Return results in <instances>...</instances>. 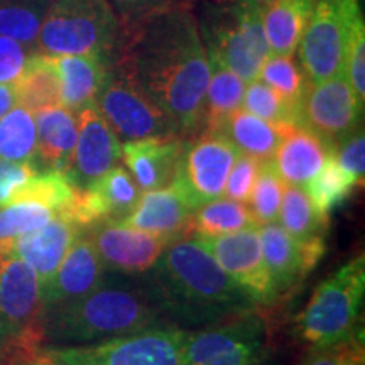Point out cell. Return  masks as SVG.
Segmentation results:
<instances>
[{
    "mask_svg": "<svg viewBox=\"0 0 365 365\" xmlns=\"http://www.w3.org/2000/svg\"><path fill=\"white\" fill-rule=\"evenodd\" d=\"M97 107L118 139L176 135L171 122L156 103L120 68L110 66L97 97Z\"/></svg>",
    "mask_w": 365,
    "mask_h": 365,
    "instance_id": "10",
    "label": "cell"
},
{
    "mask_svg": "<svg viewBox=\"0 0 365 365\" xmlns=\"http://www.w3.org/2000/svg\"><path fill=\"white\" fill-rule=\"evenodd\" d=\"M33 163H14L0 159V207L11 203L16 191L36 175Z\"/></svg>",
    "mask_w": 365,
    "mask_h": 365,
    "instance_id": "45",
    "label": "cell"
},
{
    "mask_svg": "<svg viewBox=\"0 0 365 365\" xmlns=\"http://www.w3.org/2000/svg\"><path fill=\"white\" fill-rule=\"evenodd\" d=\"M59 80L61 105L71 112H80L86 105L97 103V97L107 80L110 66L95 56L66 54L53 56Z\"/></svg>",
    "mask_w": 365,
    "mask_h": 365,
    "instance_id": "22",
    "label": "cell"
},
{
    "mask_svg": "<svg viewBox=\"0 0 365 365\" xmlns=\"http://www.w3.org/2000/svg\"><path fill=\"white\" fill-rule=\"evenodd\" d=\"M103 282V262L90 235L78 234L43 293L44 312L75 303Z\"/></svg>",
    "mask_w": 365,
    "mask_h": 365,
    "instance_id": "17",
    "label": "cell"
},
{
    "mask_svg": "<svg viewBox=\"0 0 365 365\" xmlns=\"http://www.w3.org/2000/svg\"><path fill=\"white\" fill-rule=\"evenodd\" d=\"M88 235L105 266L124 274L149 271L164 249L176 240L112 220L93 225Z\"/></svg>",
    "mask_w": 365,
    "mask_h": 365,
    "instance_id": "14",
    "label": "cell"
},
{
    "mask_svg": "<svg viewBox=\"0 0 365 365\" xmlns=\"http://www.w3.org/2000/svg\"><path fill=\"white\" fill-rule=\"evenodd\" d=\"M210 63V81L205 100L203 132H218L230 113L242 107L245 81L217 61Z\"/></svg>",
    "mask_w": 365,
    "mask_h": 365,
    "instance_id": "28",
    "label": "cell"
},
{
    "mask_svg": "<svg viewBox=\"0 0 365 365\" xmlns=\"http://www.w3.org/2000/svg\"><path fill=\"white\" fill-rule=\"evenodd\" d=\"M161 309L149 291L124 282L100 284L75 303L44 312V339L54 344L83 345L154 328Z\"/></svg>",
    "mask_w": 365,
    "mask_h": 365,
    "instance_id": "3",
    "label": "cell"
},
{
    "mask_svg": "<svg viewBox=\"0 0 365 365\" xmlns=\"http://www.w3.org/2000/svg\"><path fill=\"white\" fill-rule=\"evenodd\" d=\"M112 66L120 68L161 108L178 137L202 134L210 63L193 4L164 9L122 31Z\"/></svg>",
    "mask_w": 365,
    "mask_h": 365,
    "instance_id": "1",
    "label": "cell"
},
{
    "mask_svg": "<svg viewBox=\"0 0 365 365\" xmlns=\"http://www.w3.org/2000/svg\"><path fill=\"white\" fill-rule=\"evenodd\" d=\"M264 354V339L244 341L232 346L227 352H222L215 357L205 360L198 365H257Z\"/></svg>",
    "mask_w": 365,
    "mask_h": 365,
    "instance_id": "47",
    "label": "cell"
},
{
    "mask_svg": "<svg viewBox=\"0 0 365 365\" xmlns=\"http://www.w3.org/2000/svg\"><path fill=\"white\" fill-rule=\"evenodd\" d=\"M38 129L36 154L51 170H70L73 150L78 139V120L75 113L63 105L41 108L34 112Z\"/></svg>",
    "mask_w": 365,
    "mask_h": 365,
    "instance_id": "23",
    "label": "cell"
},
{
    "mask_svg": "<svg viewBox=\"0 0 365 365\" xmlns=\"http://www.w3.org/2000/svg\"><path fill=\"white\" fill-rule=\"evenodd\" d=\"M148 291L161 313L191 325L220 322L254 307L198 239H178L164 249L150 267Z\"/></svg>",
    "mask_w": 365,
    "mask_h": 365,
    "instance_id": "2",
    "label": "cell"
},
{
    "mask_svg": "<svg viewBox=\"0 0 365 365\" xmlns=\"http://www.w3.org/2000/svg\"><path fill=\"white\" fill-rule=\"evenodd\" d=\"M259 163L255 158H250L247 154H239L235 159L234 166H232L230 175L225 182V195L227 198L234 200V202L245 203L249 202L250 193H252L255 178H257Z\"/></svg>",
    "mask_w": 365,
    "mask_h": 365,
    "instance_id": "42",
    "label": "cell"
},
{
    "mask_svg": "<svg viewBox=\"0 0 365 365\" xmlns=\"http://www.w3.org/2000/svg\"><path fill=\"white\" fill-rule=\"evenodd\" d=\"M17 91V100L31 112L41 108L61 105L59 97V80L53 56L43 53H33L27 58L24 71L19 80L14 83Z\"/></svg>",
    "mask_w": 365,
    "mask_h": 365,
    "instance_id": "27",
    "label": "cell"
},
{
    "mask_svg": "<svg viewBox=\"0 0 365 365\" xmlns=\"http://www.w3.org/2000/svg\"><path fill=\"white\" fill-rule=\"evenodd\" d=\"M242 107H244V110L279 127L286 134L301 125L299 112L259 78L245 85Z\"/></svg>",
    "mask_w": 365,
    "mask_h": 365,
    "instance_id": "36",
    "label": "cell"
},
{
    "mask_svg": "<svg viewBox=\"0 0 365 365\" xmlns=\"http://www.w3.org/2000/svg\"><path fill=\"white\" fill-rule=\"evenodd\" d=\"M29 58L24 44L0 36V83H16Z\"/></svg>",
    "mask_w": 365,
    "mask_h": 365,
    "instance_id": "46",
    "label": "cell"
},
{
    "mask_svg": "<svg viewBox=\"0 0 365 365\" xmlns=\"http://www.w3.org/2000/svg\"><path fill=\"white\" fill-rule=\"evenodd\" d=\"M359 0H317L303 38L299 65L309 83L344 73L350 33L362 21Z\"/></svg>",
    "mask_w": 365,
    "mask_h": 365,
    "instance_id": "9",
    "label": "cell"
},
{
    "mask_svg": "<svg viewBox=\"0 0 365 365\" xmlns=\"http://www.w3.org/2000/svg\"><path fill=\"white\" fill-rule=\"evenodd\" d=\"M344 73L359 102H365V26L364 19L354 26L346 44Z\"/></svg>",
    "mask_w": 365,
    "mask_h": 365,
    "instance_id": "41",
    "label": "cell"
},
{
    "mask_svg": "<svg viewBox=\"0 0 365 365\" xmlns=\"http://www.w3.org/2000/svg\"><path fill=\"white\" fill-rule=\"evenodd\" d=\"M49 0H0V36L36 44Z\"/></svg>",
    "mask_w": 365,
    "mask_h": 365,
    "instance_id": "32",
    "label": "cell"
},
{
    "mask_svg": "<svg viewBox=\"0 0 365 365\" xmlns=\"http://www.w3.org/2000/svg\"><path fill=\"white\" fill-rule=\"evenodd\" d=\"M122 27L108 0H49L41 24L38 53L48 56L81 54L115 61Z\"/></svg>",
    "mask_w": 365,
    "mask_h": 365,
    "instance_id": "5",
    "label": "cell"
},
{
    "mask_svg": "<svg viewBox=\"0 0 365 365\" xmlns=\"http://www.w3.org/2000/svg\"><path fill=\"white\" fill-rule=\"evenodd\" d=\"M38 149L34 112L17 103L0 118V159L31 163Z\"/></svg>",
    "mask_w": 365,
    "mask_h": 365,
    "instance_id": "30",
    "label": "cell"
},
{
    "mask_svg": "<svg viewBox=\"0 0 365 365\" xmlns=\"http://www.w3.org/2000/svg\"><path fill=\"white\" fill-rule=\"evenodd\" d=\"M2 365H58L54 360H51L48 355L44 354V349L39 350L33 355H27V357L9 360V362H2Z\"/></svg>",
    "mask_w": 365,
    "mask_h": 365,
    "instance_id": "49",
    "label": "cell"
},
{
    "mask_svg": "<svg viewBox=\"0 0 365 365\" xmlns=\"http://www.w3.org/2000/svg\"><path fill=\"white\" fill-rule=\"evenodd\" d=\"M281 227L294 240H307L317 235H327L328 217L314 207L307 191L299 186H284L279 208Z\"/></svg>",
    "mask_w": 365,
    "mask_h": 365,
    "instance_id": "31",
    "label": "cell"
},
{
    "mask_svg": "<svg viewBox=\"0 0 365 365\" xmlns=\"http://www.w3.org/2000/svg\"><path fill=\"white\" fill-rule=\"evenodd\" d=\"M196 239L213 255L218 266L232 277V281L254 299V303H271L276 299L271 277L264 264L259 225L242 228L225 235Z\"/></svg>",
    "mask_w": 365,
    "mask_h": 365,
    "instance_id": "13",
    "label": "cell"
},
{
    "mask_svg": "<svg viewBox=\"0 0 365 365\" xmlns=\"http://www.w3.org/2000/svg\"><path fill=\"white\" fill-rule=\"evenodd\" d=\"M335 150L328 156L325 166L319 170L318 175L307 182L309 200L318 212L328 218H330L331 210L344 203L350 193L357 188L352 178L346 175L336 163Z\"/></svg>",
    "mask_w": 365,
    "mask_h": 365,
    "instance_id": "35",
    "label": "cell"
},
{
    "mask_svg": "<svg viewBox=\"0 0 365 365\" xmlns=\"http://www.w3.org/2000/svg\"><path fill=\"white\" fill-rule=\"evenodd\" d=\"M239 154V149L220 132L205 130L195 140H185L176 178L196 207L220 198Z\"/></svg>",
    "mask_w": 365,
    "mask_h": 365,
    "instance_id": "12",
    "label": "cell"
},
{
    "mask_svg": "<svg viewBox=\"0 0 365 365\" xmlns=\"http://www.w3.org/2000/svg\"><path fill=\"white\" fill-rule=\"evenodd\" d=\"M303 365H365L362 333L322 349H313Z\"/></svg>",
    "mask_w": 365,
    "mask_h": 365,
    "instance_id": "40",
    "label": "cell"
},
{
    "mask_svg": "<svg viewBox=\"0 0 365 365\" xmlns=\"http://www.w3.org/2000/svg\"><path fill=\"white\" fill-rule=\"evenodd\" d=\"M259 80L299 112L309 81L293 54H271L259 71Z\"/></svg>",
    "mask_w": 365,
    "mask_h": 365,
    "instance_id": "34",
    "label": "cell"
},
{
    "mask_svg": "<svg viewBox=\"0 0 365 365\" xmlns=\"http://www.w3.org/2000/svg\"><path fill=\"white\" fill-rule=\"evenodd\" d=\"M185 139L178 135L145 137L127 140L122 158L139 190L164 188L173 182L180 170Z\"/></svg>",
    "mask_w": 365,
    "mask_h": 365,
    "instance_id": "19",
    "label": "cell"
},
{
    "mask_svg": "<svg viewBox=\"0 0 365 365\" xmlns=\"http://www.w3.org/2000/svg\"><path fill=\"white\" fill-rule=\"evenodd\" d=\"M78 186L71 181L66 171L49 170L36 173L14 195L12 202H36L51 208L54 213H61L71 203Z\"/></svg>",
    "mask_w": 365,
    "mask_h": 365,
    "instance_id": "33",
    "label": "cell"
},
{
    "mask_svg": "<svg viewBox=\"0 0 365 365\" xmlns=\"http://www.w3.org/2000/svg\"><path fill=\"white\" fill-rule=\"evenodd\" d=\"M364 105L346 80L345 73L309 83L299 108L301 125L331 145H339L359 130Z\"/></svg>",
    "mask_w": 365,
    "mask_h": 365,
    "instance_id": "11",
    "label": "cell"
},
{
    "mask_svg": "<svg viewBox=\"0 0 365 365\" xmlns=\"http://www.w3.org/2000/svg\"><path fill=\"white\" fill-rule=\"evenodd\" d=\"M188 331L149 328L93 345H66L44 354L58 365H181Z\"/></svg>",
    "mask_w": 365,
    "mask_h": 365,
    "instance_id": "8",
    "label": "cell"
},
{
    "mask_svg": "<svg viewBox=\"0 0 365 365\" xmlns=\"http://www.w3.org/2000/svg\"><path fill=\"white\" fill-rule=\"evenodd\" d=\"M259 237H261L264 264L271 277L274 298H277L279 293L293 287L296 281L307 276L301 264L299 245L276 222L259 225Z\"/></svg>",
    "mask_w": 365,
    "mask_h": 365,
    "instance_id": "25",
    "label": "cell"
},
{
    "mask_svg": "<svg viewBox=\"0 0 365 365\" xmlns=\"http://www.w3.org/2000/svg\"><path fill=\"white\" fill-rule=\"evenodd\" d=\"M335 149L308 127L298 125L281 140L272 163L284 185L303 186L318 175Z\"/></svg>",
    "mask_w": 365,
    "mask_h": 365,
    "instance_id": "20",
    "label": "cell"
},
{
    "mask_svg": "<svg viewBox=\"0 0 365 365\" xmlns=\"http://www.w3.org/2000/svg\"><path fill=\"white\" fill-rule=\"evenodd\" d=\"M56 215L51 208L36 202H14L0 207V245L46 225Z\"/></svg>",
    "mask_w": 365,
    "mask_h": 365,
    "instance_id": "39",
    "label": "cell"
},
{
    "mask_svg": "<svg viewBox=\"0 0 365 365\" xmlns=\"http://www.w3.org/2000/svg\"><path fill=\"white\" fill-rule=\"evenodd\" d=\"M76 120L78 139L66 173L78 188H85L115 166L122 158V148L117 134L100 113L97 103L81 108Z\"/></svg>",
    "mask_w": 365,
    "mask_h": 365,
    "instance_id": "15",
    "label": "cell"
},
{
    "mask_svg": "<svg viewBox=\"0 0 365 365\" xmlns=\"http://www.w3.org/2000/svg\"><path fill=\"white\" fill-rule=\"evenodd\" d=\"M185 2H191V0H108L120 22L122 31L129 29L153 14Z\"/></svg>",
    "mask_w": 365,
    "mask_h": 365,
    "instance_id": "43",
    "label": "cell"
},
{
    "mask_svg": "<svg viewBox=\"0 0 365 365\" xmlns=\"http://www.w3.org/2000/svg\"><path fill=\"white\" fill-rule=\"evenodd\" d=\"M196 208L188 191L175 178L164 188L140 195L135 207L118 223L178 240L188 235V222Z\"/></svg>",
    "mask_w": 365,
    "mask_h": 365,
    "instance_id": "16",
    "label": "cell"
},
{
    "mask_svg": "<svg viewBox=\"0 0 365 365\" xmlns=\"http://www.w3.org/2000/svg\"><path fill=\"white\" fill-rule=\"evenodd\" d=\"M264 319L252 312L232 317L223 325L210 330L188 331L181 365H198L244 341L261 340L264 339Z\"/></svg>",
    "mask_w": 365,
    "mask_h": 365,
    "instance_id": "21",
    "label": "cell"
},
{
    "mask_svg": "<svg viewBox=\"0 0 365 365\" xmlns=\"http://www.w3.org/2000/svg\"><path fill=\"white\" fill-rule=\"evenodd\" d=\"M43 319L38 274L17 255L0 252V362L43 350Z\"/></svg>",
    "mask_w": 365,
    "mask_h": 365,
    "instance_id": "7",
    "label": "cell"
},
{
    "mask_svg": "<svg viewBox=\"0 0 365 365\" xmlns=\"http://www.w3.org/2000/svg\"><path fill=\"white\" fill-rule=\"evenodd\" d=\"M336 163L355 181V185L364 186L365 176V137L362 129L354 132L349 139L336 145Z\"/></svg>",
    "mask_w": 365,
    "mask_h": 365,
    "instance_id": "44",
    "label": "cell"
},
{
    "mask_svg": "<svg viewBox=\"0 0 365 365\" xmlns=\"http://www.w3.org/2000/svg\"><path fill=\"white\" fill-rule=\"evenodd\" d=\"M19 103L14 83H0V118Z\"/></svg>",
    "mask_w": 365,
    "mask_h": 365,
    "instance_id": "48",
    "label": "cell"
},
{
    "mask_svg": "<svg viewBox=\"0 0 365 365\" xmlns=\"http://www.w3.org/2000/svg\"><path fill=\"white\" fill-rule=\"evenodd\" d=\"M235 2H254V4H261V6H264V4L269 2V0H235Z\"/></svg>",
    "mask_w": 365,
    "mask_h": 365,
    "instance_id": "50",
    "label": "cell"
},
{
    "mask_svg": "<svg viewBox=\"0 0 365 365\" xmlns=\"http://www.w3.org/2000/svg\"><path fill=\"white\" fill-rule=\"evenodd\" d=\"M284 182L277 175L272 159L259 163L252 193H250V212L257 225L271 223L279 217V208L284 193Z\"/></svg>",
    "mask_w": 365,
    "mask_h": 365,
    "instance_id": "38",
    "label": "cell"
},
{
    "mask_svg": "<svg viewBox=\"0 0 365 365\" xmlns=\"http://www.w3.org/2000/svg\"><path fill=\"white\" fill-rule=\"evenodd\" d=\"M218 132L225 135L239 149V153L255 158L257 161L272 159L281 140L287 135L279 127L244 108H237L234 113H230Z\"/></svg>",
    "mask_w": 365,
    "mask_h": 365,
    "instance_id": "26",
    "label": "cell"
},
{
    "mask_svg": "<svg viewBox=\"0 0 365 365\" xmlns=\"http://www.w3.org/2000/svg\"><path fill=\"white\" fill-rule=\"evenodd\" d=\"M257 365H259V364H257Z\"/></svg>",
    "mask_w": 365,
    "mask_h": 365,
    "instance_id": "51",
    "label": "cell"
},
{
    "mask_svg": "<svg viewBox=\"0 0 365 365\" xmlns=\"http://www.w3.org/2000/svg\"><path fill=\"white\" fill-rule=\"evenodd\" d=\"M195 16L208 61L227 66L245 83L257 80L262 65L271 56L261 4L203 0Z\"/></svg>",
    "mask_w": 365,
    "mask_h": 365,
    "instance_id": "4",
    "label": "cell"
},
{
    "mask_svg": "<svg viewBox=\"0 0 365 365\" xmlns=\"http://www.w3.org/2000/svg\"><path fill=\"white\" fill-rule=\"evenodd\" d=\"M80 234V227L61 215H54L38 230L24 234L6 245L0 252H11L22 259L38 274L41 289L53 279L59 264L63 262L73 240Z\"/></svg>",
    "mask_w": 365,
    "mask_h": 365,
    "instance_id": "18",
    "label": "cell"
},
{
    "mask_svg": "<svg viewBox=\"0 0 365 365\" xmlns=\"http://www.w3.org/2000/svg\"><path fill=\"white\" fill-rule=\"evenodd\" d=\"M317 0H269L262 6V27L271 54H294Z\"/></svg>",
    "mask_w": 365,
    "mask_h": 365,
    "instance_id": "24",
    "label": "cell"
},
{
    "mask_svg": "<svg viewBox=\"0 0 365 365\" xmlns=\"http://www.w3.org/2000/svg\"><path fill=\"white\" fill-rule=\"evenodd\" d=\"M364 293L365 259L360 254L317 287L307 308L296 319L299 339L313 350L362 333L359 330V318Z\"/></svg>",
    "mask_w": 365,
    "mask_h": 365,
    "instance_id": "6",
    "label": "cell"
},
{
    "mask_svg": "<svg viewBox=\"0 0 365 365\" xmlns=\"http://www.w3.org/2000/svg\"><path fill=\"white\" fill-rule=\"evenodd\" d=\"M91 186L98 193L107 210L108 220L112 222L122 220L140 198L139 186L135 185L130 173L122 166H113L102 178L91 182Z\"/></svg>",
    "mask_w": 365,
    "mask_h": 365,
    "instance_id": "37",
    "label": "cell"
},
{
    "mask_svg": "<svg viewBox=\"0 0 365 365\" xmlns=\"http://www.w3.org/2000/svg\"><path fill=\"white\" fill-rule=\"evenodd\" d=\"M255 225L257 222L247 205L230 198H217L195 210L188 222V235L218 237Z\"/></svg>",
    "mask_w": 365,
    "mask_h": 365,
    "instance_id": "29",
    "label": "cell"
}]
</instances>
